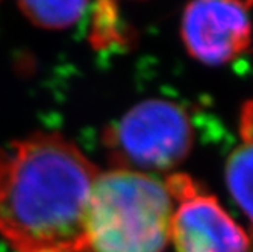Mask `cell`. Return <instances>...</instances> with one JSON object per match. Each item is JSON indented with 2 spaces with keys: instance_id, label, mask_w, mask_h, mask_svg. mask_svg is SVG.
<instances>
[{
  "instance_id": "7",
  "label": "cell",
  "mask_w": 253,
  "mask_h": 252,
  "mask_svg": "<svg viewBox=\"0 0 253 252\" xmlns=\"http://www.w3.org/2000/svg\"><path fill=\"white\" fill-rule=\"evenodd\" d=\"M226 184L234 201L253 222V139H243L226 164Z\"/></svg>"
},
{
  "instance_id": "2",
  "label": "cell",
  "mask_w": 253,
  "mask_h": 252,
  "mask_svg": "<svg viewBox=\"0 0 253 252\" xmlns=\"http://www.w3.org/2000/svg\"><path fill=\"white\" fill-rule=\"evenodd\" d=\"M173 199L166 182L126 169L100 172L86 213V252H164Z\"/></svg>"
},
{
  "instance_id": "1",
  "label": "cell",
  "mask_w": 253,
  "mask_h": 252,
  "mask_svg": "<svg viewBox=\"0 0 253 252\" xmlns=\"http://www.w3.org/2000/svg\"><path fill=\"white\" fill-rule=\"evenodd\" d=\"M100 170L59 134L0 146V237L15 252H86V213Z\"/></svg>"
},
{
  "instance_id": "6",
  "label": "cell",
  "mask_w": 253,
  "mask_h": 252,
  "mask_svg": "<svg viewBox=\"0 0 253 252\" xmlns=\"http://www.w3.org/2000/svg\"><path fill=\"white\" fill-rule=\"evenodd\" d=\"M91 0H18L20 9L34 25L49 29L64 31L79 23Z\"/></svg>"
},
{
  "instance_id": "4",
  "label": "cell",
  "mask_w": 253,
  "mask_h": 252,
  "mask_svg": "<svg viewBox=\"0 0 253 252\" xmlns=\"http://www.w3.org/2000/svg\"><path fill=\"white\" fill-rule=\"evenodd\" d=\"M166 187L173 199L170 239L176 252H247V233L197 181L174 173Z\"/></svg>"
},
{
  "instance_id": "5",
  "label": "cell",
  "mask_w": 253,
  "mask_h": 252,
  "mask_svg": "<svg viewBox=\"0 0 253 252\" xmlns=\"http://www.w3.org/2000/svg\"><path fill=\"white\" fill-rule=\"evenodd\" d=\"M187 52L206 65H223L252 43V18L244 0H191L182 15Z\"/></svg>"
},
{
  "instance_id": "8",
  "label": "cell",
  "mask_w": 253,
  "mask_h": 252,
  "mask_svg": "<svg viewBox=\"0 0 253 252\" xmlns=\"http://www.w3.org/2000/svg\"><path fill=\"white\" fill-rule=\"evenodd\" d=\"M247 233V252H253V222H250Z\"/></svg>"
},
{
  "instance_id": "3",
  "label": "cell",
  "mask_w": 253,
  "mask_h": 252,
  "mask_svg": "<svg viewBox=\"0 0 253 252\" xmlns=\"http://www.w3.org/2000/svg\"><path fill=\"white\" fill-rule=\"evenodd\" d=\"M103 143L114 169L169 172L191 153L194 126L182 105L150 99L112 123L105 131Z\"/></svg>"
}]
</instances>
